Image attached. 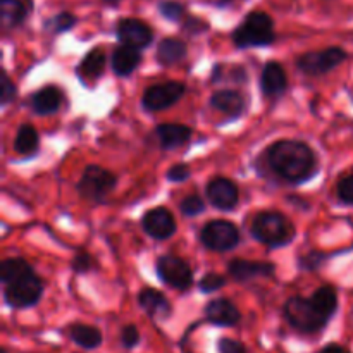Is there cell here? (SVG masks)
<instances>
[{
	"mask_svg": "<svg viewBox=\"0 0 353 353\" xmlns=\"http://www.w3.org/2000/svg\"><path fill=\"white\" fill-rule=\"evenodd\" d=\"M0 281L3 283V299L12 309L37 305L43 295V281L30 264L21 257L6 259L0 265Z\"/></svg>",
	"mask_w": 353,
	"mask_h": 353,
	"instance_id": "cell-1",
	"label": "cell"
},
{
	"mask_svg": "<svg viewBox=\"0 0 353 353\" xmlns=\"http://www.w3.org/2000/svg\"><path fill=\"white\" fill-rule=\"evenodd\" d=\"M272 171L290 183H303L316 172V154L299 140H279L268 148Z\"/></svg>",
	"mask_w": 353,
	"mask_h": 353,
	"instance_id": "cell-2",
	"label": "cell"
},
{
	"mask_svg": "<svg viewBox=\"0 0 353 353\" xmlns=\"http://www.w3.org/2000/svg\"><path fill=\"white\" fill-rule=\"evenodd\" d=\"M252 236L268 247H285L295 238V226L286 219L285 214L274 210H264L252 221Z\"/></svg>",
	"mask_w": 353,
	"mask_h": 353,
	"instance_id": "cell-3",
	"label": "cell"
},
{
	"mask_svg": "<svg viewBox=\"0 0 353 353\" xmlns=\"http://www.w3.org/2000/svg\"><path fill=\"white\" fill-rule=\"evenodd\" d=\"M236 47H265L274 41V24L265 12H250L233 33Z\"/></svg>",
	"mask_w": 353,
	"mask_h": 353,
	"instance_id": "cell-4",
	"label": "cell"
},
{
	"mask_svg": "<svg viewBox=\"0 0 353 353\" xmlns=\"http://www.w3.org/2000/svg\"><path fill=\"white\" fill-rule=\"evenodd\" d=\"M285 317L296 331L305 334L317 333L330 323L326 317L321 316L310 299H303V296H292L285 303Z\"/></svg>",
	"mask_w": 353,
	"mask_h": 353,
	"instance_id": "cell-5",
	"label": "cell"
},
{
	"mask_svg": "<svg viewBox=\"0 0 353 353\" xmlns=\"http://www.w3.org/2000/svg\"><path fill=\"white\" fill-rule=\"evenodd\" d=\"M117 178L109 169L100 168L97 164L86 165L81 178L78 181V192L83 199L92 202H103L107 195L114 192Z\"/></svg>",
	"mask_w": 353,
	"mask_h": 353,
	"instance_id": "cell-6",
	"label": "cell"
},
{
	"mask_svg": "<svg viewBox=\"0 0 353 353\" xmlns=\"http://www.w3.org/2000/svg\"><path fill=\"white\" fill-rule=\"evenodd\" d=\"M200 240L209 250L230 252L240 243V230L230 221H210L202 228Z\"/></svg>",
	"mask_w": 353,
	"mask_h": 353,
	"instance_id": "cell-7",
	"label": "cell"
},
{
	"mask_svg": "<svg viewBox=\"0 0 353 353\" xmlns=\"http://www.w3.org/2000/svg\"><path fill=\"white\" fill-rule=\"evenodd\" d=\"M159 279L174 290H188L193 283V271L188 262L178 255H162L155 264Z\"/></svg>",
	"mask_w": 353,
	"mask_h": 353,
	"instance_id": "cell-8",
	"label": "cell"
},
{
	"mask_svg": "<svg viewBox=\"0 0 353 353\" xmlns=\"http://www.w3.org/2000/svg\"><path fill=\"white\" fill-rule=\"evenodd\" d=\"M186 92L185 83L181 81H168L161 85H152L145 90L141 97V105L150 112H159V110L169 109L174 105Z\"/></svg>",
	"mask_w": 353,
	"mask_h": 353,
	"instance_id": "cell-9",
	"label": "cell"
},
{
	"mask_svg": "<svg viewBox=\"0 0 353 353\" xmlns=\"http://www.w3.org/2000/svg\"><path fill=\"white\" fill-rule=\"evenodd\" d=\"M347 59V52L340 47H330L319 52H309L299 59V69L309 76H321L330 72Z\"/></svg>",
	"mask_w": 353,
	"mask_h": 353,
	"instance_id": "cell-10",
	"label": "cell"
},
{
	"mask_svg": "<svg viewBox=\"0 0 353 353\" xmlns=\"http://www.w3.org/2000/svg\"><path fill=\"white\" fill-rule=\"evenodd\" d=\"M207 200L212 207L219 210H233L236 209L238 200H240V192L238 186L231 179L216 176L207 183Z\"/></svg>",
	"mask_w": 353,
	"mask_h": 353,
	"instance_id": "cell-11",
	"label": "cell"
},
{
	"mask_svg": "<svg viewBox=\"0 0 353 353\" xmlns=\"http://www.w3.org/2000/svg\"><path fill=\"white\" fill-rule=\"evenodd\" d=\"M145 233L154 240H168L176 233V219L171 210L165 207L148 210L141 219Z\"/></svg>",
	"mask_w": 353,
	"mask_h": 353,
	"instance_id": "cell-12",
	"label": "cell"
},
{
	"mask_svg": "<svg viewBox=\"0 0 353 353\" xmlns=\"http://www.w3.org/2000/svg\"><path fill=\"white\" fill-rule=\"evenodd\" d=\"M152 37H154V33H152L150 28L140 19H123L117 24V38L126 47H133L140 50V48L150 45Z\"/></svg>",
	"mask_w": 353,
	"mask_h": 353,
	"instance_id": "cell-13",
	"label": "cell"
},
{
	"mask_svg": "<svg viewBox=\"0 0 353 353\" xmlns=\"http://www.w3.org/2000/svg\"><path fill=\"white\" fill-rule=\"evenodd\" d=\"M203 312H205V319L214 326L233 327L238 326L241 321L240 309L230 299L212 300V302L207 303Z\"/></svg>",
	"mask_w": 353,
	"mask_h": 353,
	"instance_id": "cell-14",
	"label": "cell"
},
{
	"mask_svg": "<svg viewBox=\"0 0 353 353\" xmlns=\"http://www.w3.org/2000/svg\"><path fill=\"white\" fill-rule=\"evenodd\" d=\"M276 268L271 262L245 261V259H233L228 265V272L238 283L250 281L255 278H271Z\"/></svg>",
	"mask_w": 353,
	"mask_h": 353,
	"instance_id": "cell-15",
	"label": "cell"
},
{
	"mask_svg": "<svg viewBox=\"0 0 353 353\" xmlns=\"http://www.w3.org/2000/svg\"><path fill=\"white\" fill-rule=\"evenodd\" d=\"M288 88V78L279 62H268L261 74V90L265 97H281Z\"/></svg>",
	"mask_w": 353,
	"mask_h": 353,
	"instance_id": "cell-16",
	"label": "cell"
},
{
	"mask_svg": "<svg viewBox=\"0 0 353 353\" xmlns=\"http://www.w3.org/2000/svg\"><path fill=\"white\" fill-rule=\"evenodd\" d=\"M138 305L152 319H168L171 316V303L164 293L154 288H143L138 293Z\"/></svg>",
	"mask_w": 353,
	"mask_h": 353,
	"instance_id": "cell-17",
	"label": "cell"
},
{
	"mask_svg": "<svg viewBox=\"0 0 353 353\" xmlns=\"http://www.w3.org/2000/svg\"><path fill=\"white\" fill-rule=\"evenodd\" d=\"M210 107L217 112L226 114L230 119H236L245 110V99L236 90H219L210 97Z\"/></svg>",
	"mask_w": 353,
	"mask_h": 353,
	"instance_id": "cell-18",
	"label": "cell"
},
{
	"mask_svg": "<svg viewBox=\"0 0 353 353\" xmlns=\"http://www.w3.org/2000/svg\"><path fill=\"white\" fill-rule=\"evenodd\" d=\"M155 137H157L159 145L162 150H172V148L183 147L186 141L192 138V130L185 124H176V123H165L157 126L155 130Z\"/></svg>",
	"mask_w": 353,
	"mask_h": 353,
	"instance_id": "cell-19",
	"label": "cell"
},
{
	"mask_svg": "<svg viewBox=\"0 0 353 353\" xmlns=\"http://www.w3.org/2000/svg\"><path fill=\"white\" fill-rule=\"evenodd\" d=\"M62 100H64V97H62L61 88H57L54 85H48L33 93V97L30 100V105L40 116H48V114L57 112Z\"/></svg>",
	"mask_w": 353,
	"mask_h": 353,
	"instance_id": "cell-20",
	"label": "cell"
},
{
	"mask_svg": "<svg viewBox=\"0 0 353 353\" xmlns=\"http://www.w3.org/2000/svg\"><path fill=\"white\" fill-rule=\"evenodd\" d=\"M141 62V54L138 48L126 47V45H121L114 50L112 59H110V65H112V71L117 76H130L134 69L140 65Z\"/></svg>",
	"mask_w": 353,
	"mask_h": 353,
	"instance_id": "cell-21",
	"label": "cell"
},
{
	"mask_svg": "<svg viewBox=\"0 0 353 353\" xmlns=\"http://www.w3.org/2000/svg\"><path fill=\"white\" fill-rule=\"evenodd\" d=\"M68 336L72 343L85 350H95L102 345V331L90 324H71L68 327Z\"/></svg>",
	"mask_w": 353,
	"mask_h": 353,
	"instance_id": "cell-22",
	"label": "cell"
},
{
	"mask_svg": "<svg viewBox=\"0 0 353 353\" xmlns=\"http://www.w3.org/2000/svg\"><path fill=\"white\" fill-rule=\"evenodd\" d=\"M310 302L314 303L319 314L323 317H326L327 321L334 316V312L338 310V292L334 286L324 285L321 288H317L316 292L310 296Z\"/></svg>",
	"mask_w": 353,
	"mask_h": 353,
	"instance_id": "cell-23",
	"label": "cell"
},
{
	"mask_svg": "<svg viewBox=\"0 0 353 353\" xmlns=\"http://www.w3.org/2000/svg\"><path fill=\"white\" fill-rule=\"evenodd\" d=\"M186 43L178 38H164L157 47V61L162 65H174L186 57Z\"/></svg>",
	"mask_w": 353,
	"mask_h": 353,
	"instance_id": "cell-24",
	"label": "cell"
},
{
	"mask_svg": "<svg viewBox=\"0 0 353 353\" xmlns=\"http://www.w3.org/2000/svg\"><path fill=\"white\" fill-rule=\"evenodd\" d=\"M103 71H105V54L100 48L90 50L78 65V76L85 81L100 78Z\"/></svg>",
	"mask_w": 353,
	"mask_h": 353,
	"instance_id": "cell-25",
	"label": "cell"
},
{
	"mask_svg": "<svg viewBox=\"0 0 353 353\" xmlns=\"http://www.w3.org/2000/svg\"><path fill=\"white\" fill-rule=\"evenodd\" d=\"M38 145H40L38 131L31 124H23L14 138V150L21 155H31L37 152Z\"/></svg>",
	"mask_w": 353,
	"mask_h": 353,
	"instance_id": "cell-26",
	"label": "cell"
},
{
	"mask_svg": "<svg viewBox=\"0 0 353 353\" xmlns=\"http://www.w3.org/2000/svg\"><path fill=\"white\" fill-rule=\"evenodd\" d=\"M26 9L19 0H0V17L3 28H16L23 23Z\"/></svg>",
	"mask_w": 353,
	"mask_h": 353,
	"instance_id": "cell-27",
	"label": "cell"
},
{
	"mask_svg": "<svg viewBox=\"0 0 353 353\" xmlns=\"http://www.w3.org/2000/svg\"><path fill=\"white\" fill-rule=\"evenodd\" d=\"M179 209H181V212L188 217L199 216V214H202L203 210H205V202H203L199 195H188L181 200Z\"/></svg>",
	"mask_w": 353,
	"mask_h": 353,
	"instance_id": "cell-28",
	"label": "cell"
},
{
	"mask_svg": "<svg viewBox=\"0 0 353 353\" xmlns=\"http://www.w3.org/2000/svg\"><path fill=\"white\" fill-rule=\"evenodd\" d=\"M16 93L17 90L12 79L7 76V72H2V76H0V103H2V107H7L10 102H14Z\"/></svg>",
	"mask_w": 353,
	"mask_h": 353,
	"instance_id": "cell-29",
	"label": "cell"
},
{
	"mask_svg": "<svg viewBox=\"0 0 353 353\" xmlns=\"http://www.w3.org/2000/svg\"><path fill=\"white\" fill-rule=\"evenodd\" d=\"M224 285H226V278L217 274V272H209V274L203 276L199 283L200 290H202L203 293H214L217 292V290L223 288Z\"/></svg>",
	"mask_w": 353,
	"mask_h": 353,
	"instance_id": "cell-30",
	"label": "cell"
},
{
	"mask_svg": "<svg viewBox=\"0 0 353 353\" xmlns=\"http://www.w3.org/2000/svg\"><path fill=\"white\" fill-rule=\"evenodd\" d=\"M71 269L78 274H86V272L93 271L95 269V262H93V257L86 252H79L78 255H74L71 261Z\"/></svg>",
	"mask_w": 353,
	"mask_h": 353,
	"instance_id": "cell-31",
	"label": "cell"
},
{
	"mask_svg": "<svg viewBox=\"0 0 353 353\" xmlns=\"http://www.w3.org/2000/svg\"><path fill=\"white\" fill-rule=\"evenodd\" d=\"M121 345H123L126 350H131V348L137 347L138 343H140L141 336H140V331H138L137 326H133V324H128V326H124L123 330H121Z\"/></svg>",
	"mask_w": 353,
	"mask_h": 353,
	"instance_id": "cell-32",
	"label": "cell"
},
{
	"mask_svg": "<svg viewBox=\"0 0 353 353\" xmlns=\"http://www.w3.org/2000/svg\"><path fill=\"white\" fill-rule=\"evenodd\" d=\"M190 176H192V169L186 164H174L168 169V172H165V178L172 183L186 181Z\"/></svg>",
	"mask_w": 353,
	"mask_h": 353,
	"instance_id": "cell-33",
	"label": "cell"
},
{
	"mask_svg": "<svg viewBox=\"0 0 353 353\" xmlns=\"http://www.w3.org/2000/svg\"><path fill=\"white\" fill-rule=\"evenodd\" d=\"M338 196L347 205H353V174L338 183Z\"/></svg>",
	"mask_w": 353,
	"mask_h": 353,
	"instance_id": "cell-34",
	"label": "cell"
},
{
	"mask_svg": "<svg viewBox=\"0 0 353 353\" xmlns=\"http://www.w3.org/2000/svg\"><path fill=\"white\" fill-rule=\"evenodd\" d=\"M323 262L324 254H321V252H310L305 257L300 259V268L305 269V271H316V269H319L323 265Z\"/></svg>",
	"mask_w": 353,
	"mask_h": 353,
	"instance_id": "cell-35",
	"label": "cell"
},
{
	"mask_svg": "<svg viewBox=\"0 0 353 353\" xmlns=\"http://www.w3.org/2000/svg\"><path fill=\"white\" fill-rule=\"evenodd\" d=\"M217 350L219 353H248L243 343L233 340V338H221L217 343Z\"/></svg>",
	"mask_w": 353,
	"mask_h": 353,
	"instance_id": "cell-36",
	"label": "cell"
},
{
	"mask_svg": "<svg viewBox=\"0 0 353 353\" xmlns=\"http://www.w3.org/2000/svg\"><path fill=\"white\" fill-rule=\"evenodd\" d=\"M74 23H76V17L72 16V14H69V12H62V14H59V16H55L54 19H52V24H54V31H57V33H61V31L71 30V28L74 26Z\"/></svg>",
	"mask_w": 353,
	"mask_h": 353,
	"instance_id": "cell-37",
	"label": "cell"
},
{
	"mask_svg": "<svg viewBox=\"0 0 353 353\" xmlns=\"http://www.w3.org/2000/svg\"><path fill=\"white\" fill-rule=\"evenodd\" d=\"M162 16L171 21H178L183 16V7L178 2H164L161 3Z\"/></svg>",
	"mask_w": 353,
	"mask_h": 353,
	"instance_id": "cell-38",
	"label": "cell"
},
{
	"mask_svg": "<svg viewBox=\"0 0 353 353\" xmlns=\"http://www.w3.org/2000/svg\"><path fill=\"white\" fill-rule=\"evenodd\" d=\"M319 353H350V350L345 347H341V345L331 343V345H326V347H324Z\"/></svg>",
	"mask_w": 353,
	"mask_h": 353,
	"instance_id": "cell-39",
	"label": "cell"
},
{
	"mask_svg": "<svg viewBox=\"0 0 353 353\" xmlns=\"http://www.w3.org/2000/svg\"><path fill=\"white\" fill-rule=\"evenodd\" d=\"M2 353H9V352H7V350H2Z\"/></svg>",
	"mask_w": 353,
	"mask_h": 353,
	"instance_id": "cell-40",
	"label": "cell"
}]
</instances>
